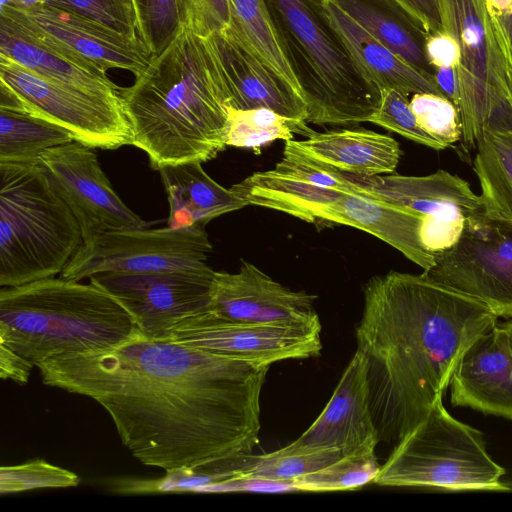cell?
I'll list each match as a JSON object with an SVG mask.
<instances>
[{"mask_svg":"<svg viewBox=\"0 0 512 512\" xmlns=\"http://www.w3.org/2000/svg\"><path fill=\"white\" fill-rule=\"evenodd\" d=\"M442 32L460 48L457 67L463 150L482 129L512 131L510 63L499 22L486 0H440Z\"/></svg>","mask_w":512,"mask_h":512,"instance_id":"obj_8","label":"cell"},{"mask_svg":"<svg viewBox=\"0 0 512 512\" xmlns=\"http://www.w3.org/2000/svg\"><path fill=\"white\" fill-rule=\"evenodd\" d=\"M504 326L507 330L510 346L512 349V320L504 323Z\"/></svg>","mask_w":512,"mask_h":512,"instance_id":"obj_49","label":"cell"},{"mask_svg":"<svg viewBox=\"0 0 512 512\" xmlns=\"http://www.w3.org/2000/svg\"><path fill=\"white\" fill-rule=\"evenodd\" d=\"M139 35L152 52L160 55L189 24V0H134Z\"/></svg>","mask_w":512,"mask_h":512,"instance_id":"obj_34","label":"cell"},{"mask_svg":"<svg viewBox=\"0 0 512 512\" xmlns=\"http://www.w3.org/2000/svg\"><path fill=\"white\" fill-rule=\"evenodd\" d=\"M0 11L53 47L106 73L122 69L137 77L153 60L142 39L128 38L73 13L44 5L18 10L5 3Z\"/></svg>","mask_w":512,"mask_h":512,"instance_id":"obj_15","label":"cell"},{"mask_svg":"<svg viewBox=\"0 0 512 512\" xmlns=\"http://www.w3.org/2000/svg\"><path fill=\"white\" fill-rule=\"evenodd\" d=\"M45 385L98 402L143 465L169 471L252 454L270 365L138 330L118 345L38 364Z\"/></svg>","mask_w":512,"mask_h":512,"instance_id":"obj_1","label":"cell"},{"mask_svg":"<svg viewBox=\"0 0 512 512\" xmlns=\"http://www.w3.org/2000/svg\"><path fill=\"white\" fill-rule=\"evenodd\" d=\"M121 100L133 146L151 168L207 162L227 147L228 98L207 40L188 26L129 87Z\"/></svg>","mask_w":512,"mask_h":512,"instance_id":"obj_3","label":"cell"},{"mask_svg":"<svg viewBox=\"0 0 512 512\" xmlns=\"http://www.w3.org/2000/svg\"><path fill=\"white\" fill-rule=\"evenodd\" d=\"M509 87H510V93H511V98H512V68L510 66V71H509Z\"/></svg>","mask_w":512,"mask_h":512,"instance_id":"obj_50","label":"cell"},{"mask_svg":"<svg viewBox=\"0 0 512 512\" xmlns=\"http://www.w3.org/2000/svg\"><path fill=\"white\" fill-rule=\"evenodd\" d=\"M214 275L208 266L157 273L109 272L89 280L124 306L143 335L168 339L176 323L208 311Z\"/></svg>","mask_w":512,"mask_h":512,"instance_id":"obj_12","label":"cell"},{"mask_svg":"<svg viewBox=\"0 0 512 512\" xmlns=\"http://www.w3.org/2000/svg\"><path fill=\"white\" fill-rule=\"evenodd\" d=\"M363 295L356 350L379 440L397 443L442 400L459 359L498 316L423 273L374 276Z\"/></svg>","mask_w":512,"mask_h":512,"instance_id":"obj_2","label":"cell"},{"mask_svg":"<svg viewBox=\"0 0 512 512\" xmlns=\"http://www.w3.org/2000/svg\"><path fill=\"white\" fill-rule=\"evenodd\" d=\"M368 122L400 134L414 142L436 150L445 149L437 140L427 134L418 124L411 109L408 95L393 88L381 89V100L377 111Z\"/></svg>","mask_w":512,"mask_h":512,"instance_id":"obj_39","label":"cell"},{"mask_svg":"<svg viewBox=\"0 0 512 512\" xmlns=\"http://www.w3.org/2000/svg\"><path fill=\"white\" fill-rule=\"evenodd\" d=\"M435 81L443 95L459 107V86L457 68H438L434 73ZM459 110V108H458Z\"/></svg>","mask_w":512,"mask_h":512,"instance_id":"obj_45","label":"cell"},{"mask_svg":"<svg viewBox=\"0 0 512 512\" xmlns=\"http://www.w3.org/2000/svg\"><path fill=\"white\" fill-rule=\"evenodd\" d=\"M343 456L341 450L292 442L289 445L262 455H256L246 474L277 480H295L315 472Z\"/></svg>","mask_w":512,"mask_h":512,"instance_id":"obj_33","label":"cell"},{"mask_svg":"<svg viewBox=\"0 0 512 512\" xmlns=\"http://www.w3.org/2000/svg\"><path fill=\"white\" fill-rule=\"evenodd\" d=\"M506 45L509 63L512 68V12L496 17Z\"/></svg>","mask_w":512,"mask_h":512,"instance_id":"obj_46","label":"cell"},{"mask_svg":"<svg viewBox=\"0 0 512 512\" xmlns=\"http://www.w3.org/2000/svg\"><path fill=\"white\" fill-rule=\"evenodd\" d=\"M491 14L499 17L512 12V0H486Z\"/></svg>","mask_w":512,"mask_h":512,"instance_id":"obj_47","label":"cell"},{"mask_svg":"<svg viewBox=\"0 0 512 512\" xmlns=\"http://www.w3.org/2000/svg\"><path fill=\"white\" fill-rule=\"evenodd\" d=\"M204 224L126 229L84 241L60 277L82 281L102 273H157L207 268L212 245Z\"/></svg>","mask_w":512,"mask_h":512,"instance_id":"obj_10","label":"cell"},{"mask_svg":"<svg viewBox=\"0 0 512 512\" xmlns=\"http://www.w3.org/2000/svg\"><path fill=\"white\" fill-rule=\"evenodd\" d=\"M0 56L56 82L96 94L121 98L122 87L106 72L66 54L0 11Z\"/></svg>","mask_w":512,"mask_h":512,"instance_id":"obj_21","label":"cell"},{"mask_svg":"<svg viewBox=\"0 0 512 512\" xmlns=\"http://www.w3.org/2000/svg\"><path fill=\"white\" fill-rule=\"evenodd\" d=\"M475 147L483 213L512 228V131L482 129Z\"/></svg>","mask_w":512,"mask_h":512,"instance_id":"obj_27","label":"cell"},{"mask_svg":"<svg viewBox=\"0 0 512 512\" xmlns=\"http://www.w3.org/2000/svg\"><path fill=\"white\" fill-rule=\"evenodd\" d=\"M505 469L487 453L482 434L438 401L395 445L373 481L380 486L503 491Z\"/></svg>","mask_w":512,"mask_h":512,"instance_id":"obj_7","label":"cell"},{"mask_svg":"<svg viewBox=\"0 0 512 512\" xmlns=\"http://www.w3.org/2000/svg\"><path fill=\"white\" fill-rule=\"evenodd\" d=\"M295 442L337 448L343 456L376 448L380 440L370 407L367 365L358 350L321 414Z\"/></svg>","mask_w":512,"mask_h":512,"instance_id":"obj_20","label":"cell"},{"mask_svg":"<svg viewBox=\"0 0 512 512\" xmlns=\"http://www.w3.org/2000/svg\"><path fill=\"white\" fill-rule=\"evenodd\" d=\"M0 109L55 124L75 141L113 150L133 145L134 132L121 98L96 94L46 79L0 56Z\"/></svg>","mask_w":512,"mask_h":512,"instance_id":"obj_9","label":"cell"},{"mask_svg":"<svg viewBox=\"0 0 512 512\" xmlns=\"http://www.w3.org/2000/svg\"><path fill=\"white\" fill-rule=\"evenodd\" d=\"M277 42L307 105V122L354 126L377 111L381 89L357 65L324 0H265Z\"/></svg>","mask_w":512,"mask_h":512,"instance_id":"obj_5","label":"cell"},{"mask_svg":"<svg viewBox=\"0 0 512 512\" xmlns=\"http://www.w3.org/2000/svg\"><path fill=\"white\" fill-rule=\"evenodd\" d=\"M423 274L467 295L498 317H512V228L485 216L471 217L459 241Z\"/></svg>","mask_w":512,"mask_h":512,"instance_id":"obj_11","label":"cell"},{"mask_svg":"<svg viewBox=\"0 0 512 512\" xmlns=\"http://www.w3.org/2000/svg\"><path fill=\"white\" fill-rule=\"evenodd\" d=\"M206 38L223 75L228 107L236 110L268 108L283 116L307 121V105L298 90L227 29Z\"/></svg>","mask_w":512,"mask_h":512,"instance_id":"obj_18","label":"cell"},{"mask_svg":"<svg viewBox=\"0 0 512 512\" xmlns=\"http://www.w3.org/2000/svg\"><path fill=\"white\" fill-rule=\"evenodd\" d=\"M46 0H3L5 3L18 10H29L45 3Z\"/></svg>","mask_w":512,"mask_h":512,"instance_id":"obj_48","label":"cell"},{"mask_svg":"<svg viewBox=\"0 0 512 512\" xmlns=\"http://www.w3.org/2000/svg\"><path fill=\"white\" fill-rule=\"evenodd\" d=\"M328 18L353 59L380 89L393 88L406 95L434 93L444 96L434 75L417 70L376 40L334 0H324Z\"/></svg>","mask_w":512,"mask_h":512,"instance_id":"obj_22","label":"cell"},{"mask_svg":"<svg viewBox=\"0 0 512 512\" xmlns=\"http://www.w3.org/2000/svg\"><path fill=\"white\" fill-rule=\"evenodd\" d=\"M169 204L168 227L206 225L212 219L246 206L231 190L218 184L193 161L160 168Z\"/></svg>","mask_w":512,"mask_h":512,"instance_id":"obj_24","label":"cell"},{"mask_svg":"<svg viewBox=\"0 0 512 512\" xmlns=\"http://www.w3.org/2000/svg\"><path fill=\"white\" fill-rule=\"evenodd\" d=\"M35 365L0 343V377L10 379L20 385L28 382L32 368Z\"/></svg>","mask_w":512,"mask_h":512,"instance_id":"obj_44","label":"cell"},{"mask_svg":"<svg viewBox=\"0 0 512 512\" xmlns=\"http://www.w3.org/2000/svg\"><path fill=\"white\" fill-rule=\"evenodd\" d=\"M376 40L419 71L434 75L426 54L428 34L393 0H334Z\"/></svg>","mask_w":512,"mask_h":512,"instance_id":"obj_25","label":"cell"},{"mask_svg":"<svg viewBox=\"0 0 512 512\" xmlns=\"http://www.w3.org/2000/svg\"><path fill=\"white\" fill-rule=\"evenodd\" d=\"M80 226L37 163H0V286L61 274Z\"/></svg>","mask_w":512,"mask_h":512,"instance_id":"obj_6","label":"cell"},{"mask_svg":"<svg viewBox=\"0 0 512 512\" xmlns=\"http://www.w3.org/2000/svg\"><path fill=\"white\" fill-rule=\"evenodd\" d=\"M228 4L230 24L226 29L240 43L284 76L301 94L277 42L265 0H228Z\"/></svg>","mask_w":512,"mask_h":512,"instance_id":"obj_30","label":"cell"},{"mask_svg":"<svg viewBox=\"0 0 512 512\" xmlns=\"http://www.w3.org/2000/svg\"><path fill=\"white\" fill-rule=\"evenodd\" d=\"M250 461V454L224 457L205 462L192 468L166 471L158 479L119 478L111 484L120 494H150L166 492H203L205 488L242 475Z\"/></svg>","mask_w":512,"mask_h":512,"instance_id":"obj_28","label":"cell"},{"mask_svg":"<svg viewBox=\"0 0 512 512\" xmlns=\"http://www.w3.org/2000/svg\"><path fill=\"white\" fill-rule=\"evenodd\" d=\"M272 170L318 187L356 193L354 185L344 177L343 172L307 155L295 144L294 139L285 141L283 157Z\"/></svg>","mask_w":512,"mask_h":512,"instance_id":"obj_38","label":"cell"},{"mask_svg":"<svg viewBox=\"0 0 512 512\" xmlns=\"http://www.w3.org/2000/svg\"><path fill=\"white\" fill-rule=\"evenodd\" d=\"M298 491L295 480H277L242 474L228 480L212 484L203 492H261V493H284Z\"/></svg>","mask_w":512,"mask_h":512,"instance_id":"obj_41","label":"cell"},{"mask_svg":"<svg viewBox=\"0 0 512 512\" xmlns=\"http://www.w3.org/2000/svg\"><path fill=\"white\" fill-rule=\"evenodd\" d=\"M381 466L375 448L366 447L342 456L335 462L295 479L298 491L355 490L372 482Z\"/></svg>","mask_w":512,"mask_h":512,"instance_id":"obj_32","label":"cell"},{"mask_svg":"<svg viewBox=\"0 0 512 512\" xmlns=\"http://www.w3.org/2000/svg\"><path fill=\"white\" fill-rule=\"evenodd\" d=\"M80 478L67 469L42 459L0 469L1 494L18 493L42 488L76 487Z\"/></svg>","mask_w":512,"mask_h":512,"instance_id":"obj_37","label":"cell"},{"mask_svg":"<svg viewBox=\"0 0 512 512\" xmlns=\"http://www.w3.org/2000/svg\"><path fill=\"white\" fill-rule=\"evenodd\" d=\"M228 0H189L188 27L202 37H208L229 27Z\"/></svg>","mask_w":512,"mask_h":512,"instance_id":"obj_40","label":"cell"},{"mask_svg":"<svg viewBox=\"0 0 512 512\" xmlns=\"http://www.w3.org/2000/svg\"><path fill=\"white\" fill-rule=\"evenodd\" d=\"M317 296L293 291L254 264L241 261L236 273L216 272L208 311L239 323L321 325Z\"/></svg>","mask_w":512,"mask_h":512,"instance_id":"obj_16","label":"cell"},{"mask_svg":"<svg viewBox=\"0 0 512 512\" xmlns=\"http://www.w3.org/2000/svg\"><path fill=\"white\" fill-rule=\"evenodd\" d=\"M307 155L341 172L374 176L395 171L400 160L399 143L390 136L365 129L315 132L306 140H294Z\"/></svg>","mask_w":512,"mask_h":512,"instance_id":"obj_23","label":"cell"},{"mask_svg":"<svg viewBox=\"0 0 512 512\" xmlns=\"http://www.w3.org/2000/svg\"><path fill=\"white\" fill-rule=\"evenodd\" d=\"M72 141L74 136L55 124L0 109V163H36L44 151Z\"/></svg>","mask_w":512,"mask_h":512,"instance_id":"obj_29","label":"cell"},{"mask_svg":"<svg viewBox=\"0 0 512 512\" xmlns=\"http://www.w3.org/2000/svg\"><path fill=\"white\" fill-rule=\"evenodd\" d=\"M321 221L365 231L397 249L423 271L435 264L433 252L442 221L438 215L362 194L344 193L325 208Z\"/></svg>","mask_w":512,"mask_h":512,"instance_id":"obj_17","label":"cell"},{"mask_svg":"<svg viewBox=\"0 0 512 512\" xmlns=\"http://www.w3.org/2000/svg\"><path fill=\"white\" fill-rule=\"evenodd\" d=\"M428 34L442 32L440 0H393Z\"/></svg>","mask_w":512,"mask_h":512,"instance_id":"obj_43","label":"cell"},{"mask_svg":"<svg viewBox=\"0 0 512 512\" xmlns=\"http://www.w3.org/2000/svg\"><path fill=\"white\" fill-rule=\"evenodd\" d=\"M320 332L321 325L239 323L206 311L176 323L168 339L212 353L271 365L319 355Z\"/></svg>","mask_w":512,"mask_h":512,"instance_id":"obj_14","label":"cell"},{"mask_svg":"<svg viewBox=\"0 0 512 512\" xmlns=\"http://www.w3.org/2000/svg\"><path fill=\"white\" fill-rule=\"evenodd\" d=\"M43 5L84 17L128 38H140L134 0H46Z\"/></svg>","mask_w":512,"mask_h":512,"instance_id":"obj_35","label":"cell"},{"mask_svg":"<svg viewBox=\"0 0 512 512\" xmlns=\"http://www.w3.org/2000/svg\"><path fill=\"white\" fill-rule=\"evenodd\" d=\"M231 190L246 206L274 209L310 223L321 221L325 208L345 193L288 178L273 170L256 172Z\"/></svg>","mask_w":512,"mask_h":512,"instance_id":"obj_26","label":"cell"},{"mask_svg":"<svg viewBox=\"0 0 512 512\" xmlns=\"http://www.w3.org/2000/svg\"><path fill=\"white\" fill-rule=\"evenodd\" d=\"M449 385L452 405L512 420V349L504 324L472 342Z\"/></svg>","mask_w":512,"mask_h":512,"instance_id":"obj_19","label":"cell"},{"mask_svg":"<svg viewBox=\"0 0 512 512\" xmlns=\"http://www.w3.org/2000/svg\"><path fill=\"white\" fill-rule=\"evenodd\" d=\"M420 127L445 148L462 137V123L458 108L445 96L434 93H416L410 100Z\"/></svg>","mask_w":512,"mask_h":512,"instance_id":"obj_36","label":"cell"},{"mask_svg":"<svg viewBox=\"0 0 512 512\" xmlns=\"http://www.w3.org/2000/svg\"><path fill=\"white\" fill-rule=\"evenodd\" d=\"M426 54L435 70L438 68H457L460 62L459 45L454 37L446 32L428 36Z\"/></svg>","mask_w":512,"mask_h":512,"instance_id":"obj_42","label":"cell"},{"mask_svg":"<svg viewBox=\"0 0 512 512\" xmlns=\"http://www.w3.org/2000/svg\"><path fill=\"white\" fill-rule=\"evenodd\" d=\"M136 331L124 306L92 282L51 277L0 290V343L35 366L118 345Z\"/></svg>","mask_w":512,"mask_h":512,"instance_id":"obj_4","label":"cell"},{"mask_svg":"<svg viewBox=\"0 0 512 512\" xmlns=\"http://www.w3.org/2000/svg\"><path fill=\"white\" fill-rule=\"evenodd\" d=\"M36 163L75 216L83 242L108 231L148 228L113 189L95 148L72 141L44 151Z\"/></svg>","mask_w":512,"mask_h":512,"instance_id":"obj_13","label":"cell"},{"mask_svg":"<svg viewBox=\"0 0 512 512\" xmlns=\"http://www.w3.org/2000/svg\"><path fill=\"white\" fill-rule=\"evenodd\" d=\"M294 133L311 136L307 121L283 116L268 108L236 110L228 107L227 146L248 148L260 153L275 140H291Z\"/></svg>","mask_w":512,"mask_h":512,"instance_id":"obj_31","label":"cell"}]
</instances>
